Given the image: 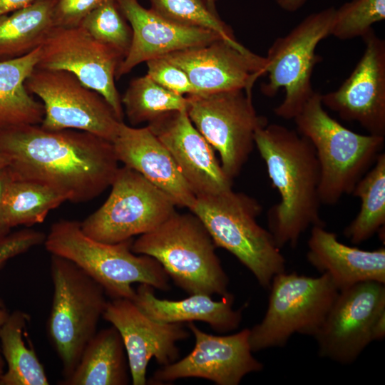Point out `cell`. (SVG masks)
<instances>
[{"mask_svg": "<svg viewBox=\"0 0 385 385\" xmlns=\"http://www.w3.org/2000/svg\"><path fill=\"white\" fill-rule=\"evenodd\" d=\"M188 327L193 334V349L182 359L162 366L149 379L150 384H164L179 379L196 377L217 385H238L247 374L262 370L249 343V329L233 334H207L192 322Z\"/></svg>", "mask_w": 385, "mask_h": 385, "instance_id": "9a60e30c", "label": "cell"}, {"mask_svg": "<svg viewBox=\"0 0 385 385\" xmlns=\"http://www.w3.org/2000/svg\"><path fill=\"white\" fill-rule=\"evenodd\" d=\"M130 378L124 344L117 329L97 331L71 374L61 385H126Z\"/></svg>", "mask_w": 385, "mask_h": 385, "instance_id": "cb8c5ba5", "label": "cell"}, {"mask_svg": "<svg viewBox=\"0 0 385 385\" xmlns=\"http://www.w3.org/2000/svg\"><path fill=\"white\" fill-rule=\"evenodd\" d=\"M25 86L42 101V128L85 131L112 143L115 139L123 121L101 95L83 85L73 73L35 68Z\"/></svg>", "mask_w": 385, "mask_h": 385, "instance_id": "4fadbf2b", "label": "cell"}, {"mask_svg": "<svg viewBox=\"0 0 385 385\" xmlns=\"http://www.w3.org/2000/svg\"><path fill=\"white\" fill-rule=\"evenodd\" d=\"M308 262L327 274L339 291L366 281L385 284V249L363 250L339 241L324 225L312 227Z\"/></svg>", "mask_w": 385, "mask_h": 385, "instance_id": "7402d4cb", "label": "cell"}, {"mask_svg": "<svg viewBox=\"0 0 385 385\" xmlns=\"http://www.w3.org/2000/svg\"><path fill=\"white\" fill-rule=\"evenodd\" d=\"M201 220L175 212L154 230L133 240L135 254L155 258L174 284L189 295H227L229 278Z\"/></svg>", "mask_w": 385, "mask_h": 385, "instance_id": "5b68a950", "label": "cell"}, {"mask_svg": "<svg viewBox=\"0 0 385 385\" xmlns=\"http://www.w3.org/2000/svg\"><path fill=\"white\" fill-rule=\"evenodd\" d=\"M334 11L331 6L309 14L268 49L265 56L267 81L261 90L273 97L284 89V97L274 108L278 117L293 120L315 92L311 82L319 61L315 51L319 42L331 35Z\"/></svg>", "mask_w": 385, "mask_h": 385, "instance_id": "9c48e42d", "label": "cell"}, {"mask_svg": "<svg viewBox=\"0 0 385 385\" xmlns=\"http://www.w3.org/2000/svg\"><path fill=\"white\" fill-rule=\"evenodd\" d=\"M116 1L133 31L130 50L118 68L116 78L143 62L222 38L210 30L170 21L144 8L138 0Z\"/></svg>", "mask_w": 385, "mask_h": 385, "instance_id": "ffe728a7", "label": "cell"}, {"mask_svg": "<svg viewBox=\"0 0 385 385\" xmlns=\"http://www.w3.org/2000/svg\"><path fill=\"white\" fill-rule=\"evenodd\" d=\"M154 287L140 284L133 302L149 318L162 323L203 322L218 332L237 329L242 320L243 307L232 308L234 296L229 293L215 301L205 294H190L181 300L158 298Z\"/></svg>", "mask_w": 385, "mask_h": 385, "instance_id": "603a6c76", "label": "cell"}, {"mask_svg": "<svg viewBox=\"0 0 385 385\" xmlns=\"http://www.w3.org/2000/svg\"><path fill=\"white\" fill-rule=\"evenodd\" d=\"M9 163L10 160L8 156L0 153V170L9 166Z\"/></svg>", "mask_w": 385, "mask_h": 385, "instance_id": "60d3db41", "label": "cell"}, {"mask_svg": "<svg viewBox=\"0 0 385 385\" xmlns=\"http://www.w3.org/2000/svg\"><path fill=\"white\" fill-rule=\"evenodd\" d=\"M40 47L24 56L0 61V130L41 124L43 118V103L25 86L38 62Z\"/></svg>", "mask_w": 385, "mask_h": 385, "instance_id": "d4e9b609", "label": "cell"}, {"mask_svg": "<svg viewBox=\"0 0 385 385\" xmlns=\"http://www.w3.org/2000/svg\"><path fill=\"white\" fill-rule=\"evenodd\" d=\"M145 63L146 74L165 89L184 96L196 93L186 73L165 57L155 58Z\"/></svg>", "mask_w": 385, "mask_h": 385, "instance_id": "836d02e7", "label": "cell"}, {"mask_svg": "<svg viewBox=\"0 0 385 385\" xmlns=\"http://www.w3.org/2000/svg\"><path fill=\"white\" fill-rule=\"evenodd\" d=\"M30 316L21 310L9 313L0 327L1 352L7 370L0 376V385H48L44 367L34 349L24 340Z\"/></svg>", "mask_w": 385, "mask_h": 385, "instance_id": "4316f807", "label": "cell"}, {"mask_svg": "<svg viewBox=\"0 0 385 385\" xmlns=\"http://www.w3.org/2000/svg\"><path fill=\"white\" fill-rule=\"evenodd\" d=\"M385 19V0H352L335 9L331 35L341 40L363 37Z\"/></svg>", "mask_w": 385, "mask_h": 385, "instance_id": "d6a6232c", "label": "cell"}, {"mask_svg": "<svg viewBox=\"0 0 385 385\" xmlns=\"http://www.w3.org/2000/svg\"><path fill=\"white\" fill-rule=\"evenodd\" d=\"M279 200L267 211L268 230L277 245L294 247L310 227L324 225L320 216V170L311 142L297 130L267 123L255 135Z\"/></svg>", "mask_w": 385, "mask_h": 385, "instance_id": "7a4b0ae2", "label": "cell"}, {"mask_svg": "<svg viewBox=\"0 0 385 385\" xmlns=\"http://www.w3.org/2000/svg\"><path fill=\"white\" fill-rule=\"evenodd\" d=\"M113 145L119 162L141 174L176 206L191 210L195 194L168 149L148 126L136 128L120 123Z\"/></svg>", "mask_w": 385, "mask_h": 385, "instance_id": "44dd1931", "label": "cell"}, {"mask_svg": "<svg viewBox=\"0 0 385 385\" xmlns=\"http://www.w3.org/2000/svg\"><path fill=\"white\" fill-rule=\"evenodd\" d=\"M0 153L9 158L14 179L48 185L74 203L100 195L119 168L112 142L81 130H49L40 124L0 130Z\"/></svg>", "mask_w": 385, "mask_h": 385, "instance_id": "6da1fadb", "label": "cell"}, {"mask_svg": "<svg viewBox=\"0 0 385 385\" xmlns=\"http://www.w3.org/2000/svg\"><path fill=\"white\" fill-rule=\"evenodd\" d=\"M36 0H0V16L26 7Z\"/></svg>", "mask_w": 385, "mask_h": 385, "instance_id": "74e56055", "label": "cell"}, {"mask_svg": "<svg viewBox=\"0 0 385 385\" xmlns=\"http://www.w3.org/2000/svg\"><path fill=\"white\" fill-rule=\"evenodd\" d=\"M186 97V111L191 122L218 152L222 169L232 181L254 149L256 131L268 123L267 119L257 113L250 91Z\"/></svg>", "mask_w": 385, "mask_h": 385, "instance_id": "8fae6325", "label": "cell"}, {"mask_svg": "<svg viewBox=\"0 0 385 385\" xmlns=\"http://www.w3.org/2000/svg\"><path fill=\"white\" fill-rule=\"evenodd\" d=\"M209 5V6L212 9L216 11V2L217 0H205Z\"/></svg>", "mask_w": 385, "mask_h": 385, "instance_id": "b9f144b4", "label": "cell"}, {"mask_svg": "<svg viewBox=\"0 0 385 385\" xmlns=\"http://www.w3.org/2000/svg\"><path fill=\"white\" fill-rule=\"evenodd\" d=\"M362 38L364 51L355 68L336 91L321 94L322 103L369 134L385 137V41L373 29Z\"/></svg>", "mask_w": 385, "mask_h": 385, "instance_id": "2e32d148", "label": "cell"}, {"mask_svg": "<svg viewBox=\"0 0 385 385\" xmlns=\"http://www.w3.org/2000/svg\"><path fill=\"white\" fill-rule=\"evenodd\" d=\"M3 372H4V368L0 367V376L3 374Z\"/></svg>", "mask_w": 385, "mask_h": 385, "instance_id": "7bdbcfd3", "label": "cell"}, {"mask_svg": "<svg viewBox=\"0 0 385 385\" xmlns=\"http://www.w3.org/2000/svg\"><path fill=\"white\" fill-rule=\"evenodd\" d=\"M50 268L53 292L46 330L65 379L96 334L108 300L103 287L71 261L51 255Z\"/></svg>", "mask_w": 385, "mask_h": 385, "instance_id": "52a82bcc", "label": "cell"}, {"mask_svg": "<svg viewBox=\"0 0 385 385\" xmlns=\"http://www.w3.org/2000/svg\"><path fill=\"white\" fill-rule=\"evenodd\" d=\"M66 197L45 184L14 179L4 200V217L9 228L32 226L44 221L48 213L58 207Z\"/></svg>", "mask_w": 385, "mask_h": 385, "instance_id": "f1b7e54d", "label": "cell"}, {"mask_svg": "<svg viewBox=\"0 0 385 385\" xmlns=\"http://www.w3.org/2000/svg\"><path fill=\"white\" fill-rule=\"evenodd\" d=\"M150 9L174 23L215 32L222 38L236 41L233 31L205 0H149Z\"/></svg>", "mask_w": 385, "mask_h": 385, "instance_id": "1f68e13d", "label": "cell"}, {"mask_svg": "<svg viewBox=\"0 0 385 385\" xmlns=\"http://www.w3.org/2000/svg\"><path fill=\"white\" fill-rule=\"evenodd\" d=\"M133 242L132 238L114 244L101 242L85 235L80 222L60 220L51 225L43 244L51 255L82 269L111 299L133 300L135 282L169 290V277L162 265L150 256L134 253Z\"/></svg>", "mask_w": 385, "mask_h": 385, "instance_id": "3957f363", "label": "cell"}, {"mask_svg": "<svg viewBox=\"0 0 385 385\" xmlns=\"http://www.w3.org/2000/svg\"><path fill=\"white\" fill-rule=\"evenodd\" d=\"M147 126L168 149L196 196L232 188L213 148L194 126L186 109L166 113Z\"/></svg>", "mask_w": 385, "mask_h": 385, "instance_id": "d6986e66", "label": "cell"}, {"mask_svg": "<svg viewBox=\"0 0 385 385\" xmlns=\"http://www.w3.org/2000/svg\"><path fill=\"white\" fill-rule=\"evenodd\" d=\"M260 203L232 188L220 192L196 196L190 212L202 222L216 247L232 254L270 288L273 277L285 272V259L270 231L257 220Z\"/></svg>", "mask_w": 385, "mask_h": 385, "instance_id": "8992f818", "label": "cell"}, {"mask_svg": "<svg viewBox=\"0 0 385 385\" xmlns=\"http://www.w3.org/2000/svg\"><path fill=\"white\" fill-rule=\"evenodd\" d=\"M385 284L366 281L339 291L314 335L318 354L336 362H354L385 336Z\"/></svg>", "mask_w": 385, "mask_h": 385, "instance_id": "7c38bea8", "label": "cell"}, {"mask_svg": "<svg viewBox=\"0 0 385 385\" xmlns=\"http://www.w3.org/2000/svg\"><path fill=\"white\" fill-rule=\"evenodd\" d=\"M123 60L118 53L96 41L81 26H53L40 47L36 68L73 73L83 85L101 95L123 121L121 98L115 84Z\"/></svg>", "mask_w": 385, "mask_h": 385, "instance_id": "5bb4252c", "label": "cell"}, {"mask_svg": "<svg viewBox=\"0 0 385 385\" xmlns=\"http://www.w3.org/2000/svg\"><path fill=\"white\" fill-rule=\"evenodd\" d=\"M351 194L361 200L359 213L345 227L344 236L355 245L371 238L385 224V153L358 181Z\"/></svg>", "mask_w": 385, "mask_h": 385, "instance_id": "83f0119b", "label": "cell"}, {"mask_svg": "<svg viewBox=\"0 0 385 385\" xmlns=\"http://www.w3.org/2000/svg\"><path fill=\"white\" fill-rule=\"evenodd\" d=\"M284 11L294 12L301 9L308 0H274Z\"/></svg>", "mask_w": 385, "mask_h": 385, "instance_id": "f35d334b", "label": "cell"}, {"mask_svg": "<svg viewBox=\"0 0 385 385\" xmlns=\"http://www.w3.org/2000/svg\"><path fill=\"white\" fill-rule=\"evenodd\" d=\"M121 103L130 123L136 125L170 111L187 109L188 98L165 89L146 74L131 80Z\"/></svg>", "mask_w": 385, "mask_h": 385, "instance_id": "f546056e", "label": "cell"}, {"mask_svg": "<svg viewBox=\"0 0 385 385\" xmlns=\"http://www.w3.org/2000/svg\"><path fill=\"white\" fill-rule=\"evenodd\" d=\"M108 0H54L52 19L53 26L73 28L93 10Z\"/></svg>", "mask_w": 385, "mask_h": 385, "instance_id": "e575fe53", "label": "cell"}, {"mask_svg": "<svg viewBox=\"0 0 385 385\" xmlns=\"http://www.w3.org/2000/svg\"><path fill=\"white\" fill-rule=\"evenodd\" d=\"M9 315V312L7 311L5 307H0V327L6 320ZM4 365H5V361L2 356L1 349H0V367L4 368Z\"/></svg>", "mask_w": 385, "mask_h": 385, "instance_id": "ab89813d", "label": "cell"}, {"mask_svg": "<svg viewBox=\"0 0 385 385\" xmlns=\"http://www.w3.org/2000/svg\"><path fill=\"white\" fill-rule=\"evenodd\" d=\"M104 203L81 223L83 233L95 240L118 243L147 233L175 212L164 192L136 170L118 168Z\"/></svg>", "mask_w": 385, "mask_h": 385, "instance_id": "30bf717a", "label": "cell"}, {"mask_svg": "<svg viewBox=\"0 0 385 385\" xmlns=\"http://www.w3.org/2000/svg\"><path fill=\"white\" fill-rule=\"evenodd\" d=\"M54 0H36L0 16V61L24 56L39 48L53 27Z\"/></svg>", "mask_w": 385, "mask_h": 385, "instance_id": "484cf974", "label": "cell"}, {"mask_svg": "<svg viewBox=\"0 0 385 385\" xmlns=\"http://www.w3.org/2000/svg\"><path fill=\"white\" fill-rule=\"evenodd\" d=\"M13 180L12 173L8 166L0 170V240L8 235L11 230L5 222L3 207L6 190Z\"/></svg>", "mask_w": 385, "mask_h": 385, "instance_id": "8d00e7d4", "label": "cell"}, {"mask_svg": "<svg viewBox=\"0 0 385 385\" xmlns=\"http://www.w3.org/2000/svg\"><path fill=\"white\" fill-rule=\"evenodd\" d=\"M297 130L312 144L320 170L322 205H334L351 194L382 153L385 137L355 133L331 117L314 92L293 119Z\"/></svg>", "mask_w": 385, "mask_h": 385, "instance_id": "277c9868", "label": "cell"}, {"mask_svg": "<svg viewBox=\"0 0 385 385\" xmlns=\"http://www.w3.org/2000/svg\"><path fill=\"white\" fill-rule=\"evenodd\" d=\"M262 320L249 329L252 351L283 346L294 334L314 337L339 293L330 277L275 275Z\"/></svg>", "mask_w": 385, "mask_h": 385, "instance_id": "ba28073f", "label": "cell"}, {"mask_svg": "<svg viewBox=\"0 0 385 385\" xmlns=\"http://www.w3.org/2000/svg\"><path fill=\"white\" fill-rule=\"evenodd\" d=\"M103 318L121 336L133 385L147 384V368L152 358L161 366L177 361L179 349L176 343L190 336L182 323L156 322L128 299L108 301Z\"/></svg>", "mask_w": 385, "mask_h": 385, "instance_id": "ac0fdd59", "label": "cell"}, {"mask_svg": "<svg viewBox=\"0 0 385 385\" xmlns=\"http://www.w3.org/2000/svg\"><path fill=\"white\" fill-rule=\"evenodd\" d=\"M163 57L186 73L195 94L232 90L252 91L258 78L265 75V57L252 52L237 41L219 38Z\"/></svg>", "mask_w": 385, "mask_h": 385, "instance_id": "e0dca14e", "label": "cell"}, {"mask_svg": "<svg viewBox=\"0 0 385 385\" xmlns=\"http://www.w3.org/2000/svg\"><path fill=\"white\" fill-rule=\"evenodd\" d=\"M79 26L96 41L115 51L123 59L128 54L133 31L116 0H108L96 8Z\"/></svg>", "mask_w": 385, "mask_h": 385, "instance_id": "4dcf8cb0", "label": "cell"}, {"mask_svg": "<svg viewBox=\"0 0 385 385\" xmlns=\"http://www.w3.org/2000/svg\"><path fill=\"white\" fill-rule=\"evenodd\" d=\"M46 236L43 232L32 229H23L9 233L0 240V269L11 258L43 244ZM4 307V304L0 299V307Z\"/></svg>", "mask_w": 385, "mask_h": 385, "instance_id": "d590c367", "label": "cell"}]
</instances>
